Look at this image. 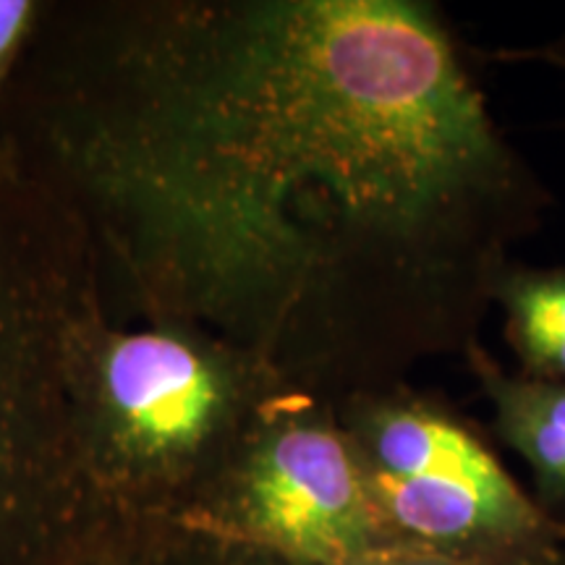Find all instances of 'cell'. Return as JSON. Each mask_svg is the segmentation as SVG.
<instances>
[{
    "label": "cell",
    "mask_w": 565,
    "mask_h": 565,
    "mask_svg": "<svg viewBox=\"0 0 565 565\" xmlns=\"http://www.w3.org/2000/svg\"><path fill=\"white\" fill-rule=\"evenodd\" d=\"M179 526L288 565H359L391 547L335 404L299 387L254 422Z\"/></svg>",
    "instance_id": "cell-5"
},
{
    "label": "cell",
    "mask_w": 565,
    "mask_h": 565,
    "mask_svg": "<svg viewBox=\"0 0 565 565\" xmlns=\"http://www.w3.org/2000/svg\"><path fill=\"white\" fill-rule=\"evenodd\" d=\"M42 160L141 317L341 401L463 359L547 186L429 0H131L79 11Z\"/></svg>",
    "instance_id": "cell-1"
},
{
    "label": "cell",
    "mask_w": 565,
    "mask_h": 565,
    "mask_svg": "<svg viewBox=\"0 0 565 565\" xmlns=\"http://www.w3.org/2000/svg\"><path fill=\"white\" fill-rule=\"evenodd\" d=\"M175 565H288L280 557L175 526Z\"/></svg>",
    "instance_id": "cell-10"
},
{
    "label": "cell",
    "mask_w": 565,
    "mask_h": 565,
    "mask_svg": "<svg viewBox=\"0 0 565 565\" xmlns=\"http://www.w3.org/2000/svg\"><path fill=\"white\" fill-rule=\"evenodd\" d=\"M47 6L34 0H0V147H9L6 129V100L17 79L19 61L38 38Z\"/></svg>",
    "instance_id": "cell-9"
},
{
    "label": "cell",
    "mask_w": 565,
    "mask_h": 565,
    "mask_svg": "<svg viewBox=\"0 0 565 565\" xmlns=\"http://www.w3.org/2000/svg\"><path fill=\"white\" fill-rule=\"evenodd\" d=\"M359 565H475L454 561V557H443L433 553H422V550H404V547H385L374 553Z\"/></svg>",
    "instance_id": "cell-11"
},
{
    "label": "cell",
    "mask_w": 565,
    "mask_h": 565,
    "mask_svg": "<svg viewBox=\"0 0 565 565\" xmlns=\"http://www.w3.org/2000/svg\"><path fill=\"white\" fill-rule=\"evenodd\" d=\"M519 565H565V545L557 550H550L545 555H536L532 561L519 563Z\"/></svg>",
    "instance_id": "cell-12"
},
{
    "label": "cell",
    "mask_w": 565,
    "mask_h": 565,
    "mask_svg": "<svg viewBox=\"0 0 565 565\" xmlns=\"http://www.w3.org/2000/svg\"><path fill=\"white\" fill-rule=\"evenodd\" d=\"M288 391L296 387L257 353L207 328L173 317L124 324L100 303L74 341L71 398L105 513L179 526Z\"/></svg>",
    "instance_id": "cell-3"
},
{
    "label": "cell",
    "mask_w": 565,
    "mask_h": 565,
    "mask_svg": "<svg viewBox=\"0 0 565 565\" xmlns=\"http://www.w3.org/2000/svg\"><path fill=\"white\" fill-rule=\"evenodd\" d=\"M492 309L503 317V338L519 374L565 383V265L513 263L500 273Z\"/></svg>",
    "instance_id": "cell-7"
},
{
    "label": "cell",
    "mask_w": 565,
    "mask_h": 565,
    "mask_svg": "<svg viewBox=\"0 0 565 565\" xmlns=\"http://www.w3.org/2000/svg\"><path fill=\"white\" fill-rule=\"evenodd\" d=\"M461 362L490 404L498 440L529 469L536 505L565 529V383L508 372L482 343Z\"/></svg>",
    "instance_id": "cell-6"
},
{
    "label": "cell",
    "mask_w": 565,
    "mask_h": 565,
    "mask_svg": "<svg viewBox=\"0 0 565 565\" xmlns=\"http://www.w3.org/2000/svg\"><path fill=\"white\" fill-rule=\"evenodd\" d=\"M391 547L475 565H519L565 545L492 445L412 380L335 401Z\"/></svg>",
    "instance_id": "cell-4"
},
{
    "label": "cell",
    "mask_w": 565,
    "mask_h": 565,
    "mask_svg": "<svg viewBox=\"0 0 565 565\" xmlns=\"http://www.w3.org/2000/svg\"><path fill=\"white\" fill-rule=\"evenodd\" d=\"M553 55H555V58H557V61H561V63H563V66H565V30H563V34H561V38H557V42H555V45H553Z\"/></svg>",
    "instance_id": "cell-13"
},
{
    "label": "cell",
    "mask_w": 565,
    "mask_h": 565,
    "mask_svg": "<svg viewBox=\"0 0 565 565\" xmlns=\"http://www.w3.org/2000/svg\"><path fill=\"white\" fill-rule=\"evenodd\" d=\"M68 565H175V524L110 519Z\"/></svg>",
    "instance_id": "cell-8"
},
{
    "label": "cell",
    "mask_w": 565,
    "mask_h": 565,
    "mask_svg": "<svg viewBox=\"0 0 565 565\" xmlns=\"http://www.w3.org/2000/svg\"><path fill=\"white\" fill-rule=\"evenodd\" d=\"M87 225L0 147V565H68L108 524L74 427L71 356L103 303Z\"/></svg>",
    "instance_id": "cell-2"
}]
</instances>
